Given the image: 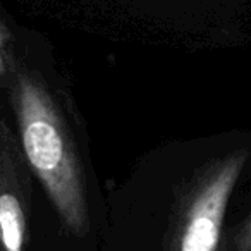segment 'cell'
<instances>
[{
    "label": "cell",
    "mask_w": 251,
    "mask_h": 251,
    "mask_svg": "<svg viewBox=\"0 0 251 251\" xmlns=\"http://www.w3.org/2000/svg\"><path fill=\"white\" fill-rule=\"evenodd\" d=\"M14 103L29 165L64 224L83 236L88 229L83 179L66 126L52 98L38 81L23 73L16 79Z\"/></svg>",
    "instance_id": "1"
},
{
    "label": "cell",
    "mask_w": 251,
    "mask_h": 251,
    "mask_svg": "<svg viewBox=\"0 0 251 251\" xmlns=\"http://www.w3.org/2000/svg\"><path fill=\"white\" fill-rule=\"evenodd\" d=\"M248 160L246 150H236L213 162L198 179L182 217L176 251H217L224 217Z\"/></svg>",
    "instance_id": "2"
},
{
    "label": "cell",
    "mask_w": 251,
    "mask_h": 251,
    "mask_svg": "<svg viewBox=\"0 0 251 251\" xmlns=\"http://www.w3.org/2000/svg\"><path fill=\"white\" fill-rule=\"evenodd\" d=\"M26 219L14 193H0V241L5 251H23Z\"/></svg>",
    "instance_id": "3"
},
{
    "label": "cell",
    "mask_w": 251,
    "mask_h": 251,
    "mask_svg": "<svg viewBox=\"0 0 251 251\" xmlns=\"http://www.w3.org/2000/svg\"><path fill=\"white\" fill-rule=\"evenodd\" d=\"M229 251H251V208L234 230Z\"/></svg>",
    "instance_id": "4"
},
{
    "label": "cell",
    "mask_w": 251,
    "mask_h": 251,
    "mask_svg": "<svg viewBox=\"0 0 251 251\" xmlns=\"http://www.w3.org/2000/svg\"><path fill=\"white\" fill-rule=\"evenodd\" d=\"M11 42V33L4 25H0V76L5 73V50Z\"/></svg>",
    "instance_id": "5"
}]
</instances>
